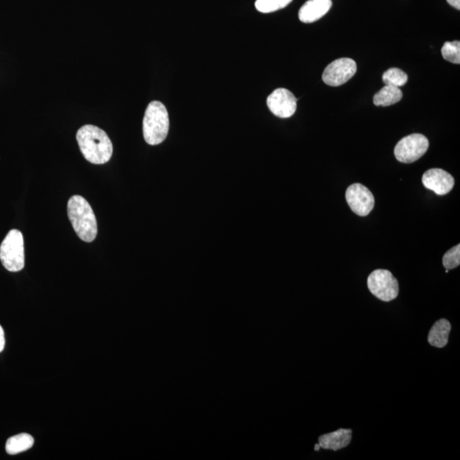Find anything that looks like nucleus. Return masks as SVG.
Returning a JSON list of instances; mask_svg holds the SVG:
<instances>
[{"mask_svg":"<svg viewBox=\"0 0 460 460\" xmlns=\"http://www.w3.org/2000/svg\"><path fill=\"white\" fill-rule=\"evenodd\" d=\"M76 138L86 161L95 165L110 161L114 149L110 138L103 130L92 125H84L79 130Z\"/></svg>","mask_w":460,"mask_h":460,"instance_id":"f257e3e1","label":"nucleus"},{"mask_svg":"<svg viewBox=\"0 0 460 460\" xmlns=\"http://www.w3.org/2000/svg\"><path fill=\"white\" fill-rule=\"evenodd\" d=\"M68 216L74 231L84 241H93L98 235V223L91 205L81 195H74L68 202Z\"/></svg>","mask_w":460,"mask_h":460,"instance_id":"f03ea898","label":"nucleus"},{"mask_svg":"<svg viewBox=\"0 0 460 460\" xmlns=\"http://www.w3.org/2000/svg\"><path fill=\"white\" fill-rule=\"evenodd\" d=\"M169 127V115L164 104L159 101L150 103L143 121L146 143L153 146L161 144L168 135Z\"/></svg>","mask_w":460,"mask_h":460,"instance_id":"7ed1b4c3","label":"nucleus"},{"mask_svg":"<svg viewBox=\"0 0 460 460\" xmlns=\"http://www.w3.org/2000/svg\"><path fill=\"white\" fill-rule=\"evenodd\" d=\"M0 260L7 270L18 272L25 266L24 239L22 232L12 229L0 246Z\"/></svg>","mask_w":460,"mask_h":460,"instance_id":"20e7f679","label":"nucleus"},{"mask_svg":"<svg viewBox=\"0 0 460 460\" xmlns=\"http://www.w3.org/2000/svg\"><path fill=\"white\" fill-rule=\"evenodd\" d=\"M368 289L376 298L390 302L399 294V284L391 271L386 270H376L368 276Z\"/></svg>","mask_w":460,"mask_h":460,"instance_id":"39448f33","label":"nucleus"},{"mask_svg":"<svg viewBox=\"0 0 460 460\" xmlns=\"http://www.w3.org/2000/svg\"><path fill=\"white\" fill-rule=\"evenodd\" d=\"M428 149V138L422 134L414 133L400 140L396 145L394 153L397 161L409 164L420 160Z\"/></svg>","mask_w":460,"mask_h":460,"instance_id":"423d86ee","label":"nucleus"},{"mask_svg":"<svg viewBox=\"0 0 460 460\" xmlns=\"http://www.w3.org/2000/svg\"><path fill=\"white\" fill-rule=\"evenodd\" d=\"M357 66L350 58H338L325 69L322 79L330 86H340L357 73Z\"/></svg>","mask_w":460,"mask_h":460,"instance_id":"0eeeda50","label":"nucleus"},{"mask_svg":"<svg viewBox=\"0 0 460 460\" xmlns=\"http://www.w3.org/2000/svg\"><path fill=\"white\" fill-rule=\"evenodd\" d=\"M345 197L351 210L358 216H367L374 207V195L361 183L350 185L346 190Z\"/></svg>","mask_w":460,"mask_h":460,"instance_id":"6e6552de","label":"nucleus"},{"mask_svg":"<svg viewBox=\"0 0 460 460\" xmlns=\"http://www.w3.org/2000/svg\"><path fill=\"white\" fill-rule=\"evenodd\" d=\"M298 100L285 88L276 89L268 97L267 105L273 115L279 118H290L295 114Z\"/></svg>","mask_w":460,"mask_h":460,"instance_id":"1a4fd4ad","label":"nucleus"},{"mask_svg":"<svg viewBox=\"0 0 460 460\" xmlns=\"http://www.w3.org/2000/svg\"><path fill=\"white\" fill-rule=\"evenodd\" d=\"M422 182L426 189L435 192L438 195H445L453 190L454 178L453 176L440 168L430 169L422 177Z\"/></svg>","mask_w":460,"mask_h":460,"instance_id":"9d476101","label":"nucleus"},{"mask_svg":"<svg viewBox=\"0 0 460 460\" xmlns=\"http://www.w3.org/2000/svg\"><path fill=\"white\" fill-rule=\"evenodd\" d=\"M332 6V0H308L300 8L299 20L304 23H315L327 14Z\"/></svg>","mask_w":460,"mask_h":460,"instance_id":"9b49d317","label":"nucleus"},{"mask_svg":"<svg viewBox=\"0 0 460 460\" xmlns=\"http://www.w3.org/2000/svg\"><path fill=\"white\" fill-rule=\"evenodd\" d=\"M352 439V430L338 429L336 432L322 435L318 439L321 449L338 451L348 447Z\"/></svg>","mask_w":460,"mask_h":460,"instance_id":"f8f14e48","label":"nucleus"},{"mask_svg":"<svg viewBox=\"0 0 460 460\" xmlns=\"http://www.w3.org/2000/svg\"><path fill=\"white\" fill-rule=\"evenodd\" d=\"M451 328L450 322L446 319H441L435 322L429 332V344L437 347V348H444L447 343H449Z\"/></svg>","mask_w":460,"mask_h":460,"instance_id":"ddd939ff","label":"nucleus"},{"mask_svg":"<svg viewBox=\"0 0 460 460\" xmlns=\"http://www.w3.org/2000/svg\"><path fill=\"white\" fill-rule=\"evenodd\" d=\"M403 91L399 87L386 86L374 97V103L378 107H388L403 99Z\"/></svg>","mask_w":460,"mask_h":460,"instance_id":"4468645a","label":"nucleus"},{"mask_svg":"<svg viewBox=\"0 0 460 460\" xmlns=\"http://www.w3.org/2000/svg\"><path fill=\"white\" fill-rule=\"evenodd\" d=\"M35 443L31 435L22 433L8 439L6 445L7 454L16 455L30 449Z\"/></svg>","mask_w":460,"mask_h":460,"instance_id":"2eb2a0df","label":"nucleus"},{"mask_svg":"<svg viewBox=\"0 0 460 460\" xmlns=\"http://www.w3.org/2000/svg\"><path fill=\"white\" fill-rule=\"evenodd\" d=\"M408 81V74L399 69H390L383 74V81L386 86L401 87L405 86Z\"/></svg>","mask_w":460,"mask_h":460,"instance_id":"dca6fc26","label":"nucleus"},{"mask_svg":"<svg viewBox=\"0 0 460 460\" xmlns=\"http://www.w3.org/2000/svg\"><path fill=\"white\" fill-rule=\"evenodd\" d=\"M292 2V0H257L255 7L262 13H271L284 9Z\"/></svg>","mask_w":460,"mask_h":460,"instance_id":"f3484780","label":"nucleus"},{"mask_svg":"<svg viewBox=\"0 0 460 460\" xmlns=\"http://www.w3.org/2000/svg\"><path fill=\"white\" fill-rule=\"evenodd\" d=\"M442 55L445 60L452 64H460V42H446L442 48Z\"/></svg>","mask_w":460,"mask_h":460,"instance_id":"a211bd4d","label":"nucleus"},{"mask_svg":"<svg viewBox=\"0 0 460 460\" xmlns=\"http://www.w3.org/2000/svg\"><path fill=\"white\" fill-rule=\"evenodd\" d=\"M443 266L447 270H454L460 265V245L454 246L442 258Z\"/></svg>","mask_w":460,"mask_h":460,"instance_id":"6ab92c4d","label":"nucleus"},{"mask_svg":"<svg viewBox=\"0 0 460 460\" xmlns=\"http://www.w3.org/2000/svg\"><path fill=\"white\" fill-rule=\"evenodd\" d=\"M5 345H6L5 333H4V330L1 326H0V352H2L4 349H5Z\"/></svg>","mask_w":460,"mask_h":460,"instance_id":"aec40b11","label":"nucleus"},{"mask_svg":"<svg viewBox=\"0 0 460 460\" xmlns=\"http://www.w3.org/2000/svg\"><path fill=\"white\" fill-rule=\"evenodd\" d=\"M447 1L455 9L460 10V0H447Z\"/></svg>","mask_w":460,"mask_h":460,"instance_id":"412c9836","label":"nucleus"},{"mask_svg":"<svg viewBox=\"0 0 460 460\" xmlns=\"http://www.w3.org/2000/svg\"><path fill=\"white\" fill-rule=\"evenodd\" d=\"M321 449L319 444L316 445V450L318 451Z\"/></svg>","mask_w":460,"mask_h":460,"instance_id":"4be33fe9","label":"nucleus"}]
</instances>
